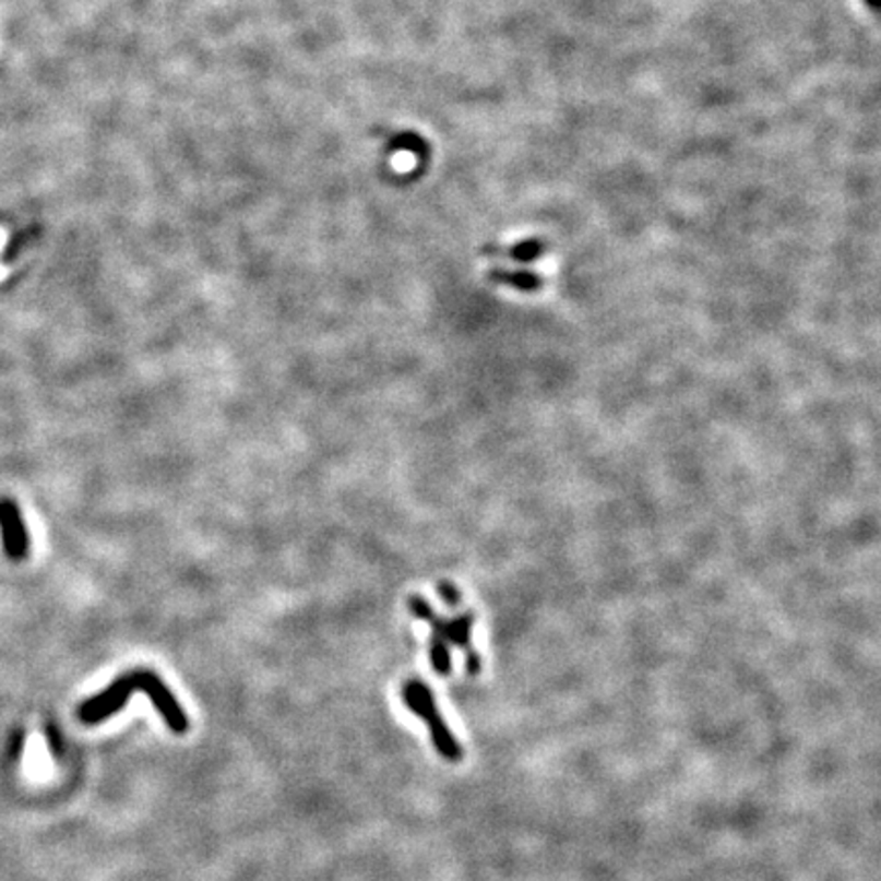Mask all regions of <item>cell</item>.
I'll use <instances>...</instances> for the list:
<instances>
[{"instance_id": "1", "label": "cell", "mask_w": 881, "mask_h": 881, "mask_svg": "<svg viewBox=\"0 0 881 881\" xmlns=\"http://www.w3.org/2000/svg\"><path fill=\"white\" fill-rule=\"evenodd\" d=\"M135 692H143L145 697H150L155 711L159 712V716L164 718V723L168 725L171 733L184 735L188 730V716H186L184 709L174 698L168 686L159 680L154 671H147V669L124 674L119 680L112 681L105 692L88 698L78 709V718L84 725L105 723L112 714L123 711L127 700Z\"/></svg>"}, {"instance_id": "2", "label": "cell", "mask_w": 881, "mask_h": 881, "mask_svg": "<svg viewBox=\"0 0 881 881\" xmlns=\"http://www.w3.org/2000/svg\"><path fill=\"white\" fill-rule=\"evenodd\" d=\"M403 700L408 711L415 712L418 718L431 730L434 749L448 761H460L464 758L462 745L449 730L441 712L437 711L433 692L420 681H406L403 688Z\"/></svg>"}, {"instance_id": "3", "label": "cell", "mask_w": 881, "mask_h": 881, "mask_svg": "<svg viewBox=\"0 0 881 881\" xmlns=\"http://www.w3.org/2000/svg\"><path fill=\"white\" fill-rule=\"evenodd\" d=\"M0 533L7 556L11 559H23L29 549L27 528L19 507L9 498L0 500Z\"/></svg>"}]
</instances>
